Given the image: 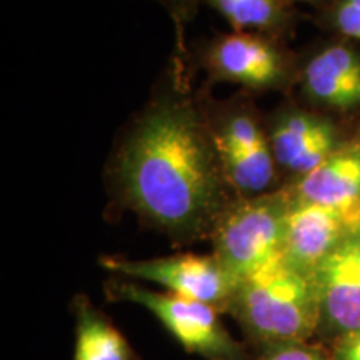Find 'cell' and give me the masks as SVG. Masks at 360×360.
Segmentation results:
<instances>
[{"mask_svg": "<svg viewBox=\"0 0 360 360\" xmlns=\"http://www.w3.org/2000/svg\"><path fill=\"white\" fill-rule=\"evenodd\" d=\"M292 197L335 210L354 231L360 229V146L340 147L299 179Z\"/></svg>", "mask_w": 360, "mask_h": 360, "instance_id": "cell-11", "label": "cell"}, {"mask_svg": "<svg viewBox=\"0 0 360 360\" xmlns=\"http://www.w3.org/2000/svg\"><path fill=\"white\" fill-rule=\"evenodd\" d=\"M220 13L233 32H255L274 37L294 20L287 0H204Z\"/></svg>", "mask_w": 360, "mask_h": 360, "instance_id": "cell-13", "label": "cell"}, {"mask_svg": "<svg viewBox=\"0 0 360 360\" xmlns=\"http://www.w3.org/2000/svg\"><path fill=\"white\" fill-rule=\"evenodd\" d=\"M225 314L260 350L310 342L321 322L315 278L281 257L237 283Z\"/></svg>", "mask_w": 360, "mask_h": 360, "instance_id": "cell-2", "label": "cell"}, {"mask_svg": "<svg viewBox=\"0 0 360 360\" xmlns=\"http://www.w3.org/2000/svg\"><path fill=\"white\" fill-rule=\"evenodd\" d=\"M326 345L360 328V229L350 233L314 272Z\"/></svg>", "mask_w": 360, "mask_h": 360, "instance_id": "cell-7", "label": "cell"}, {"mask_svg": "<svg viewBox=\"0 0 360 360\" xmlns=\"http://www.w3.org/2000/svg\"><path fill=\"white\" fill-rule=\"evenodd\" d=\"M302 87L315 105L334 112L360 110V52L347 42L327 44L309 58Z\"/></svg>", "mask_w": 360, "mask_h": 360, "instance_id": "cell-10", "label": "cell"}, {"mask_svg": "<svg viewBox=\"0 0 360 360\" xmlns=\"http://www.w3.org/2000/svg\"><path fill=\"white\" fill-rule=\"evenodd\" d=\"M257 360H330L328 350L312 342H292L262 349Z\"/></svg>", "mask_w": 360, "mask_h": 360, "instance_id": "cell-15", "label": "cell"}, {"mask_svg": "<svg viewBox=\"0 0 360 360\" xmlns=\"http://www.w3.org/2000/svg\"><path fill=\"white\" fill-rule=\"evenodd\" d=\"M323 20L342 37L360 40V0H330Z\"/></svg>", "mask_w": 360, "mask_h": 360, "instance_id": "cell-14", "label": "cell"}, {"mask_svg": "<svg viewBox=\"0 0 360 360\" xmlns=\"http://www.w3.org/2000/svg\"><path fill=\"white\" fill-rule=\"evenodd\" d=\"M147 2L157 4L164 8V12L172 19L177 29L182 30L184 25L191 24L195 19L204 0H147Z\"/></svg>", "mask_w": 360, "mask_h": 360, "instance_id": "cell-16", "label": "cell"}, {"mask_svg": "<svg viewBox=\"0 0 360 360\" xmlns=\"http://www.w3.org/2000/svg\"><path fill=\"white\" fill-rule=\"evenodd\" d=\"M101 265L115 277L155 283L172 294L212 305L222 314L238 283L214 254H177L155 259L103 255Z\"/></svg>", "mask_w": 360, "mask_h": 360, "instance_id": "cell-5", "label": "cell"}, {"mask_svg": "<svg viewBox=\"0 0 360 360\" xmlns=\"http://www.w3.org/2000/svg\"><path fill=\"white\" fill-rule=\"evenodd\" d=\"M134 120L110 167L117 202L174 244L210 238L237 193L225 174L209 117L177 89Z\"/></svg>", "mask_w": 360, "mask_h": 360, "instance_id": "cell-1", "label": "cell"}, {"mask_svg": "<svg viewBox=\"0 0 360 360\" xmlns=\"http://www.w3.org/2000/svg\"><path fill=\"white\" fill-rule=\"evenodd\" d=\"M70 310L75 330L72 360H141L122 332L87 295H75Z\"/></svg>", "mask_w": 360, "mask_h": 360, "instance_id": "cell-12", "label": "cell"}, {"mask_svg": "<svg viewBox=\"0 0 360 360\" xmlns=\"http://www.w3.org/2000/svg\"><path fill=\"white\" fill-rule=\"evenodd\" d=\"M289 193L237 197L210 237L212 254L237 278L259 272L283 257V227Z\"/></svg>", "mask_w": 360, "mask_h": 360, "instance_id": "cell-4", "label": "cell"}, {"mask_svg": "<svg viewBox=\"0 0 360 360\" xmlns=\"http://www.w3.org/2000/svg\"><path fill=\"white\" fill-rule=\"evenodd\" d=\"M287 2L292 4H310V6H327L330 0H287Z\"/></svg>", "mask_w": 360, "mask_h": 360, "instance_id": "cell-18", "label": "cell"}, {"mask_svg": "<svg viewBox=\"0 0 360 360\" xmlns=\"http://www.w3.org/2000/svg\"><path fill=\"white\" fill-rule=\"evenodd\" d=\"M107 299L146 309L172 334L188 354L207 360H247V350L220 319L222 312L167 290H154L137 281L112 276L103 283Z\"/></svg>", "mask_w": 360, "mask_h": 360, "instance_id": "cell-3", "label": "cell"}, {"mask_svg": "<svg viewBox=\"0 0 360 360\" xmlns=\"http://www.w3.org/2000/svg\"><path fill=\"white\" fill-rule=\"evenodd\" d=\"M267 134L278 167L299 175V179L340 148L335 125L307 110H282L270 124Z\"/></svg>", "mask_w": 360, "mask_h": 360, "instance_id": "cell-8", "label": "cell"}, {"mask_svg": "<svg viewBox=\"0 0 360 360\" xmlns=\"http://www.w3.org/2000/svg\"><path fill=\"white\" fill-rule=\"evenodd\" d=\"M205 67L217 82L274 90L289 79V60L274 37L255 32L220 35L209 45Z\"/></svg>", "mask_w": 360, "mask_h": 360, "instance_id": "cell-6", "label": "cell"}, {"mask_svg": "<svg viewBox=\"0 0 360 360\" xmlns=\"http://www.w3.org/2000/svg\"><path fill=\"white\" fill-rule=\"evenodd\" d=\"M355 232L335 210L300 200L289 193L283 227V257L312 274L323 260Z\"/></svg>", "mask_w": 360, "mask_h": 360, "instance_id": "cell-9", "label": "cell"}, {"mask_svg": "<svg viewBox=\"0 0 360 360\" xmlns=\"http://www.w3.org/2000/svg\"><path fill=\"white\" fill-rule=\"evenodd\" d=\"M330 360H360V328L328 344Z\"/></svg>", "mask_w": 360, "mask_h": 360, "instance_id": "cell-17", "label": "cell"}]
</instances>
